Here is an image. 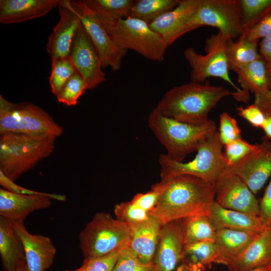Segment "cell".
<instances>
[{
    "label": "cell",
    "mask_w": 271,
    "mask_h": 271,
    "mask_svg": "<svg viewBox=\"0 0 271 271\" xmlns=\"http://www.w3.org/2000/svg\"><path fill=\"white\" fill-rule=\"evenodd\" d=\"M70 2L101 57L102 68L109 67L114 71H119L122 58L127 51L116 44L96 13L85 0H70Z\"/></svg>",
    "instance_id": "11"
},
{
    "label": "cell",
    "mask_w": 271,
    "mask_h": 271,
    "mask_svg": "<svg viewBox=\"0 0 271 271\" xmlns=\"http://www.w3.org/2000/svg\"><path fill=\"white\" fill-rule=\"evenodd\" d=\"M112 271H157L154 262L145 263L128 246L120 252Z\"/></svg>",
    "instance_id": "34"
},
{
    "label": "cell",
    "mask_w": 271,
    "mask_h": 271,
    "mask_svg": "<svg viewBox=\"0 0 271 271\" xmlns=\"http://www.w3.org/2000/svg\"><path fill=\"white\" fill-rule=\"evenodd\" d=\"M208 216L216 230L231 229L260 233L267 227L259 216L223 208L215 201Z\"/></svg>",
    "instance_id": "23"
},
{
    "label": "cell",
    "mask_w": 271,
    "mask_h": 271,
    "mask_svg": "<svg viewBox=\"0 0 271 271\" xmlns=\"http://www.w3.org/2000/svg\"><path fill=\"white\" fill-rule=\"evenodd\" d=\"M13 227L24 248L28 271H46L53 264L56 249L51 239L41 234L30 233L24 222L13 221Z\"/></svg>",
    "instance_id": "17"
},
{
    "label": "cell",
    "mask_w": 271,
    "mask_h": 271,
    "mask_svg": "<svg viewBox=\"0 0 271 271\" xmlns=\"http://www.w3.org/2000/svg\"><path fill=\"white\" fill-rule=\"evenodd\" d=\"M269 264H271V260H270V263Z\"/></svg>",
    "instance_id": "52"
},
{
    "label": "cell",
    "mask_w": 271,
    "mask_h": 271,
    "mask_svg": "<svg viewBox=\"0 0 271 271\" xmlns=\"http://www.w3.org/2000/svg\"><path fill=\"white\" fill-rule=\"evenodd\" d=\"M262 142L260 144L262 148L270 155H271V141L266 140L263 138L262 139Z\"/></svg>",
    "instance_id": "48"
},
{
    "label": "cell",
    "mask_w": 271,
    "mask_h": 271,
    "mask_svg": "<svg viewBox=\"0 0 271 271\" xmlns=\"http://www.w3.org/2000/svg\"><path fill=\"white\" fill-rule=\"evenodd\" d=\"M199 2L200 0H181L174 9L150 23V27L163 36L170 46L181 36L185 24L196 11Z\"/></svg>",
    "instance_id": "21"
},
{
    "label": "cell",
    "mask_w": 271,
    "mask_h": 271,
    "mask_svg": "<svg viewBox=\"0 0 271 271\" xmlns=\"http://www.w3.org/2000/svg\"><path fill=\"white\" fill-rule=\"evenodd\" d=\"M224 147V158L228 166H230L257 150L259 148V144H251L241 138L231 142Z\"/></svg>",
    "instance_id": "38"
},
{
    "label": "cell",
    "mask_w": 271,
    "mask_h": 271,
    "mask_svg": "<svg viewBox=\"0 0 271 271\" xmlns=\"http://www.w3.org/2000/svg\"><path fill=\"white\" fill-rule=\"evenodd\" d=\"M269 89H271V64L267 67Z\"/></svg>",
    "instance_id": "51"
},
{
    "label": "cell",
    "mask_w": 271,
    "mask_h": 271,
    "mask_svg": "<svg viewBox=\"0 0 271 271\" xmlns=\"http://www.w3.org/2000/svg\"><path fill=\"white\" fill-rule=\"evenodd\" d=\"M215 201L223 208L259 216L254 194L236 175L226 170L213 183Z\"/></svg>",
    "instance_id": "12"
},
{
    "label": "cell",
    "mask_w": 271,
    "mask_h": 271,
    "mask_svg": "<svg viewBox=\"0 0 271 271\" xmlns=\"http://www.w3.org/2000/svg\"><path fill=\"white\" fill-rule=\"evenodd\" d=\"M128 225L106 212L96 213L79 235L84 258L104 255L128 245Z\"/></svg>",
    "instance_id": "8"
},
{
    "label": "cell",
    "mask_w": 271,
    "mask_h": 271,
    "mask_svg": "<svg viewBox=\"0 0 271 271\" xmlns=\"http://www.w3.org/2000/svg\"><path fill=\"white\" fill-rule=\"evenodd\" d=\"M162 181L165 183L164 190L150 213L162 226L195 215H209L215 201L213 183L188 175Z\"/></svg>",
    "instance_id": "1"
},
{
    "label": "cell",
    "mask_w": 271,
    "mask_h": 271,
    "mask_svg": "<svg viewBox=\"0 0 271 271\" xmlns=\"http://www.w3.org/2000/svg\"><path fill=\"white\" fill-rule=\"evenodd\" d=\"M241 22L243 30L255 25L271 12V0H240Z\"/></svg>",
    "instance_id": "31"
},
{
    "label": "cell",
    "mask_w": 271,
    "mask_h": 271,
    "mask_svg": "<svg viewBox=\"0 0 271 271\" xmlns=\"http://www.w3.org/2000/svg\"><path fill=\"white\" fill-rule=\"evenodd\" d=\"M87 89L84 79L77 72L66 82L56 97L59 102L65 105L74 106Z\"/></svg>",
    "instance_id": "33"
},
{
    "label": "cell",
    "mask_w": 271,
    "mask_h": 271,
    "mask_svg": "<svg viewBox=\"0 0 271 271\" xmlns=\"http://www.w3.org/2000/svg\"><path fill=\"white\" fill-rule=\"evenodd\" d=\"M56 139L10 132L0 134V172L15 181L51 154Z\"/></svg>",
    "instance_id": "5"
},
{
    "label": "cell",
    "mask_w": 271,
    "mask_h": 271,
    "mask_svg": "<svg viewBox=\"0 0 271 271\" xmlns=\"http://www.w3.org/2000/svg\"><path fill=\"white\" fill-rule=\"evenodd\" d=\"M125 247L118 249L104 255L84 258L81 265L78 268L64 271H112L120 252Z\"/></svg>",
    "instance_id": "37"
},
{
    "label": "cell",
    "mask_w": 271,
    "mask_h": 271,
    "mask_svg": "<svg viewBox=\"0 0 271 271\" xmlns=\"http://www.w3.org/2000/svg\"><path fill=\"white\" fill-rule=\"evenodd\" d=\"M222 147L216 131L199 147L195 157L189 162H177L171 159L166 154L160 155L158 160L161 181L188 175L213 183L228 166Z\"/></svg>",
    "instance_id": "6"
},
{
    "label": "cell",
    "mask_w": 271,
    "mask_h": 271,
    "mask_svg": "<svg viewBox=\"0 0 271 271\" xmlns=\"http://www.w3.org/2000/svg\"><path fill=\"white\" fill-rule=\"evenodd\" d=\"M180 2L181 0L136 1L128 17L143 20L149 24L160 16L174 9Z\"/></svg>",
    "instance_id": "29"
},
{
    "label": "cell",
    "mask_w": 271,
    "mask_h": 271,
    "mask_svg": "<svg viewBox=\"0 0 271 271\" xmlns=\"http://www.w3.org/2000/svg\"><path fill=\"white\" fill-rule=\"evenodd\" d=\"M165 187V182L161 181L153 185L150 191L136 194L131 201L150 213L156 206Z\"/></svg>",
    "instance_id": "40"
},
{
    "label": "cell",
    "mask_w": 271,
    "mask_h": 271,
    "mask_svg": "<svg viewBox=\"0 0 271 271\" xmlns=\"http://www.w3.org/2000/svg\"><path fill=\"white\" fill-rule=\"evenodd\" d=\"M69 58L84 79L88 89L106 80L101 57L82 24L74 37Z\"/></svg>",
    "instance_id": "13"
},
{
    "label": "cell",
    "mask_w": 271,
    "mask_h": 271,
    "mask_svg": "<svg viewBox=\"0 0 271 271\" xmlns=\"http://www.w3.org/2000/svg\"><path fill=\"white\" fill-rule=\"evenodd\" d=\"M51 70L49 78L51 92L57 96L70 78L77 71L69 56L51 60Z\"/></svg>",
    "instance_id": "32"
},
{
    "label": "cell",
    "mask_w": 271,
    "mask_h": 271,
    "mask_svg": "<svg viewBox=\"0 0 271 271\" xmlns=\"http://www.w3.org/2000/svg\"><path fill=\"white\" fill-rule=\"evenodd\" d=\"M271 227H267L227 266L229 271H250L270 263Z\"/></svg>",
    "instance_id": "22"
},
{
    "label": "cell",
    "mask_w": 271,
    "mask_h": 271,
    "mask_svg": "<svg viewBox=\"0 0 271 271\" xmlns=\"http://www.w3.org/2000/svg\"><path fill=\"white\" fill-rule=\"evenodd\" d=\"M250 271H271V264L260 266Z\"/></svg>",
    "instance_id": "49"
},
{
    "label": "cell",
    "mask_w": 271,
    "mask_h": 271,
    "mask_svg": "<svg viewBox=\"0 0 271 271\" xmlns=\"http://www.w3.org/2000/svg\"><path fill=\"white\" fill-rule=\"evenodd\" d=\"M174 271H204L198 265L183 259Z\"/></svg>",
    "instance_id": "46"
},
{
    "label": "cell",
    "mask_w": 271,
    "mask_h": 271,
    "mask_svg": "<svg viewBox=\"0 0 271 271\" xmlns=\"http://www.w3.org/2000/svg\"><path fill=\"white\" fill-rule=\"evenodd\" d=\"M95 7L114 19H124L129 16L136 1L89 0Z\"/></svg>",
    "instance_id": "36"
},
{
    "label": "cell",
    "mask_w": 271,
    "mask_h": 271,
    "mask_svg": "<svg viewBox=\"0 0 271 271\" xmlns=\"http://www.w3.org/2000/svg\"><path fill=\"white\" fill-rule=\"evenodd\" d=\"M202 26L217 28L218 32L231 40L239 38L244 32L240 0H200L196 11L185 24L181 36Z\"/></svg>",
    "instance_id": "9"
},
{
    "label": "cell",
    "mask_w": 271,
    "mask_h": 271,
    "mask_svg": "<svg viewBox=\"0 0 271 271\" xmlns=\"http://www.w3.org/2000/svg\"><path fill=\"white\" fill-rule=\"evenodd\" d=\"M86 4L96 13L108 34L123 49L131 50L145 58L162 62L169 46L167 41L159 33L151 29L149 24L130 17L114 19L92 4Z\"/></svg>",
    "instance_id": "3"
},
{
    "label": "cell",
    "mask_w": 271,
    "mask_h": 271,
    "mask_svg": "<svg viewBox=\"0 0 271 271\" xmlns=\"http://www.w3.org/2000/svg\"><path fill=\"white\" fill-rule=\"evenodd\" d=\"M161 227L158 220L151 215L148 219L129 226L130 239L128 246L143 263L154 261Z\"/></svg>",
    "instance_id": "20"
},
{
    "label": "cell",
    "mask_w": 271,
    "mask_h": 271,
    "mask_svg": "<svg viewBox=\"0 0 271 271\" xmlns=\"http://www.w3.org/2000/svg\"><path fill=\"white\" fill-rule=\"evenodd\" d=\"M230 40L218 32L206 40L205 55L197 53L192 47L184 51V57L191 68V81L202 83L209 77H218L233 87L236 93L241 92L229 76L226 49Z\"/></svg>",
    "instance_id": "10"
},
{
    "label": "cell",
    "mask_w": 271,
    "mask_h": 271,
    "mask_svg": "<svg viewBox=\"0 0 271 271\" xmlns=\"http://www.w3.org/2000/svg\"><path fill=\"white\" fill-rule=\"evenodd\" d=\"M0 255L4 271H17L26 261L23 244L12 221L0 217Z\"/></svg>",
    "instance_id": "26"
},
{
    "label": "cell",
    "mask_w": 271,
    "mask_h": 271,
    "mask_svg": "<svg viewBox=\"0 0 271 271\" xmlns=\"http://www.w3.org/2000/svg\"><path fill=\"white\" fill-rule=\"evenodd\" d=\"M183 226L185 244L215 241L216 230L208 215H198L184 218Z\"/></svg>",
    "instance_id": "28"
},
{
    "label": "cell",
    "mask_w": 271,
    "mask_h": 271,
    "mask_svg": "<svg viewBox=\"0 0 271 271\" xmlns=\"http://www.w3.org/2000/svg\"><path fill=\"white\" fill-rule=\"evenodd\" d=\"M60 0H1L0 23L9 25L43 17L58 6Z\"/></svg>",
    "instance_id": "19"
},
{
    "label": "cell",
    "mask_w": 271,
    "mask_h": 271,
    "mask_svg": "<svg viewBox=\"0 0 271 271\" xmlns=\"http://www.w3.org/2000/svg\"><path fill=\"white\" fill-rule=\"evenodd\" d=\"M260 233L231 229L216 230L214 242L218 249V256L215 263L227 265Z\"/></svg>",
    "instance_id": "24"
},
{
    "label": "cell",
    "mask_w": 271,
    "mask_h": 271,
    "mask_svg": "<svg viewBox=\"0 0 271 271\" xmlns=\"http://www.w3.org/2000/svg\"><path fill=\"white\" fill-rule=\"evenodd\" d=\"M254 95L253 104L257 106L266 116H271V89L261 91Z\"/></svg>",
    "instance_id": "44"
},
{
    "label": "cell",
    "mask_w": 271,
    "mask_h": 271,
    "mask_svg": "<svg viewBox=\"0 0 271 271\" xmlns=\"http://www.w3.org/2000/svg\"><path fill=\"white\" fill-rule=\"evenodd\" d=\"M116 218L128 226L142 222L151 216L150 213L134 204L131 201L115 205Z\"/></svg>",
    "instance_id": "35"
},
{
    "label": "cell",
    "mask_w": 271,
    "mask_h": 271,
    "mask_svg": "<svg viewBox=\"0 0 271 271\" xmlns=\"http://www.w3.org/2000/svg\"><path fill=\"white\" fill-rule=\"evenodd\" d=\"M259 204V217L266 227H271V179Z\"/></svg>",
    "instance_id": "43"
},
{
    "label": "cell",
    "mask_w": 271,
    "mask_h": 271,
    "mask_svg": "<svg viewBox=\"0 0 271 271\" xmlns=\"http://www.w3.org/2000/svg\"><path fill=\"white\" fill-rule=\"evenodd\" d=\"M17 271H28L26 264V261H23L20 263L17 268Z\"/></svg>",
    "instance_id": "50"
},
{
    "label": "cell",
    "mask_w": 271,
    "mask_h": 271,
    "mask_svg": "<svg viewBox=\"0 0 271 271\" xmlns=\"http://www.w3.org/2000/svg\"><path fill=\"white\" fill-rule=\"evenodd\" d=\"M63 131L47 112L30 102L15 103L0 95V134L16 133L57 138Z\"/></svg>",
    "instance_id": "7"
},
{
    "label": "cell",
    "mask_w": 271,
    "mask_h": 271,
    "mask_svg": "<svg viewBox=\"0 0 271 271\" xmlns=\"http://www.w3.org/2000/svg\"><path fill=\"white\" fill-rule=\"evenodd\" d=\"M232 93L221 86L191 81L169 89L155 108L162 114L178 121L200 124L208 121L210 111Z\"/></svg>",
    "instance_id": "2"
},
{
    "label": "cell",
    "mask_w": 271,
    "mask_h": 271,
    "mask_svg": "<svg viewBox=\"0 0 271 271\" xmlns=\"http://www.w3.org/2000/svg\"><path fill=\"white\" fill-rule=\"evenodd\" d=\"M183 219L162 226L154 262L157 271H174L184 258Z\"/></svg>",
    "instance_id": "16"
},
{
    "label": "cell",
    "mask_w": 271,
    "mask_h": 271,
    "mask_svg": "<svg viewBox=\"0 0 271 271\" xmlns=\"http://www.w3.org/2000/svg\"><path fill=\"white\" fill-rule=\"evenodd\" d=\"M218 132L220 142L223 146L242 138L241 131L237 121L226 112L220 114Z\"/></svg>",
    "instance_id": "39"
},
{
    "label": "cell",
    "mask_w": 271,
    "mask_h": 271,
    "mask_svg": "<svg viewBox=\"0 0 271 271\" xmlns=\"http://www.w3.org/2000/svg\"><path fill=\"white\" fill-rule=\"evenodd\" d=\"M236 111L239 116L246 119L253 126L262 128L266 119V116L255 104H251L245 107H237Z\"/></svg>",
    "instance_id": "42"
},
{
    "label": "cell",
    "mask_w": 271,
    "mask_h": 271,
    "mask_svg": "<svg viewBox=\"0 0 271 271\" xmlns=\"http://www.w3.org/2000/svg\"><path fill=\"white\" fill-rule=\"evenodd\" d=\"M148 125L171 159L183 162L188 154L199 147L217 130L215 122L194 124L166 116L155 108L150 113Z\"/></svg>",
    "instance_id": "4"
},
{
    "label": "cell",
    "mask_w": 271,
    "mask_h": 271,
    "mask_svg": "<svg viewBox=\"0 0 271 271\" xmlns=\"http://www.w3.org/2000/svg\"><path fill=\"white\" fill-rule=\"evenodd\" d=\"M218 249L215 242H200L185 244L184 258L205 270L215 263Z\"/></svg>",
    "instance_id": "30"
},
{
    "label": "cell",
    "mask_w": 271,
    "mask_h": 271,
    "mask_svg": "<svg viewBox=\"0 0 271 271\" xmlns=\"http://www.w3.org/2000/svg\"><path fill=\"white\" fill-rule=\"evenodd\" d=\"M58 7L59 20L49 37L46 45L51 60L69 56L74 37L82 24L70 0H60Z\"/></svg>",
    "instance_id": "15"
},
{
    "label": "cell",
    "mask_w": 271,
    "mask_h": 271,
    "mask_svg": "<svg viewBox=\"0 0 271 271\" xmlns=\"http://www.w3.org/2000/svg\"><path fill=\"white\" fill-rule=\"evenodd\" d=\"M261 128L264 132L263 138L271 141V116H266L265 122Z\"/></svg>",
    "instance_id": "47"
},
{
    "label": "cell",
    "mask_w": 271,
    "mask_h": 271,
    "mask_svg": "<svg viewBox=\"0 0 271 271\" xmlns=\"http://www.w3.org/2000/svg\"><path fill=\"white\" fill-rule=\"evenodd\" d=\"M259 55L267 67L271 64V36L262 39L259 44Z\"/></svg>",
    "instance_id": "45"
},
{
    "label": "cell",
    "mask_w": 271,
    "mask_h": 271,
    "mask_svg": "<svg viewBox=\"0 0 271 271\" xmlns=\"http://www.w3.org/2000/svg\"><path fill=\"white\" fill-rule=\"evenodd\" d=\"M52 200L65 201L66 196L47 193L44 195H26L0 188V217L13 221L24 222L32 212L48 208Z\"/></svg>",
    "instance_id": "14"
},
{
    "label": "cell",
    "mask_w": 271,
    "mask_h": 271,
    "mask_svg": "<svg viewBox=\"0 0 271 271\" xmlns=\"http://www.w3.org/2000/svg\"><path fill=\"white\" fill-rule=\"evenodd\" d=\"M235 73L241 92H232V96L238 101L246 103L249 99V92L255 94L269 89L267 66L261 58L239 68Z\"/></svg>",
    "instance_id": "25"
},
{
    "label": "cell",
    "mask_w": 271,
    "mask_h": 271,
    "mask_svg": "<svg viewBox=\"0 0 271 271\" xmlns=\"http://www.w3.org/2000/svg\"><path fill=\"white\" fill-rule=\"evenodd\" d=\"M258 40H249L242 35L234 42L228 43L226 54L229 70L235 72L239 68L260 59L257 51Z\"/></svg>",
    "instance_id": "27"
},
{
    "label": "cell",
    "mask_w": 271,
    "mask_h": 271,
    "mask_svg": "<svg viewBox=\"0 0 271 271\" xmlns=\"http://www.w3.org/2000/svg\"><path fill=\"white\" fill-rule=\"evenodd\" d=\"M242 36L249 40H258L271 36V12L255 25L244 30Z\"/></svg>",
    "instance_id": "41"
},
{
    "label": "cell",
    "mask_w": 271,
    "mask_h": 271,
    "mask_svg": "<svg viewBox=\"0 0 271 271\" xmlns=\"http://www.w3.org/2000/svg\"><path fill=\"white\" fill-rule=\"evenodd\" d=\"M226 171L238 176L255 195L271 176V155L259 144L257 150L228 166Z\"/></svg>",
    "instance_id": "18"
}]
</instances>
